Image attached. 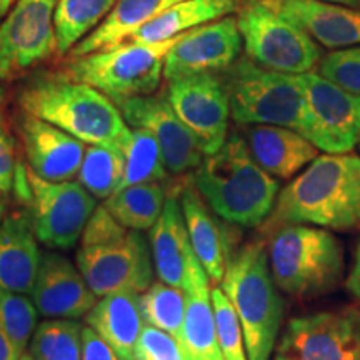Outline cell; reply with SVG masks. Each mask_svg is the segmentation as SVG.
I'll use <instances>...</instances> for the list:
<instances>
[{
	"label": "cell",
	"mask_w": 360,
	"mask_h": 360,
	"mask_svg": "<svg viewBox=\"0 0 360 360\" xmlns=\"http://www.w3.org/2000/svg\"><path fill=\"white\" fill-rule=\"evenodd\" d=\"M265 229L312 224L350 231L360 227V157L319 155L278 193Z\"/></svg>",
	"instance_id": "1"
},
{
	"label": "cell",
	"mask_w": 360,
	"mask_h": 360,
	"mask_svg": "<svg viewBox=\"0 0 360 360\" xmlns=\"http://www.w3.org/2000/svg\"><path fill=\"white\" fill-rule=\"evenodd\" d=\"M20 109L74 135L87 146L125 150L132 129L115 102L64 74L35 77L19 92Z\"/></svg>",
	"instance_id": "2"
},
{
	"label": "cell",
	"mask_w": 360,
	"mask_h": 360,
	"mask_svg": "<svg viewBox=\"0 0 360 360\" xmlns=\"http://www.w3.org/2000/svg\"><path fill=\"white\" fill-rule=\"evenodd\" d=\"M193 182L220 219L242 227L262 224L278 193L277 180L254 160L238 134L231 135L219 152L205 155Z\"/></svg>",
	"instance_id": "3"
},
{
	"label": "cell",
	"mask_w": 360,
	"mask_h": 360,
	"mask_svg": "<svg viewBox=\"0 0 360 360\" xmlns=\"http://www.w3.org/2000/svg\"><path fill=\"white\" fill-rule=\"evenodd\" d=\"M77 267L97 297L134 290L142 294L154 277V260L139 231L124 227L107 207H97L85 225Z\"/></svg>",
	"instance_id": "4"
},
{
	"label": "cell",
	"mask_w": 360,
	"mask_h": 360,
	"mask_svg": "<svg viewBox=\"0 0 360 360\" xmlns=\"http://www.w3.org/2000/svg\"><path fill=\"white\" fill-rule=\"evenodd\" d=\"M220 285L238 315L249 360H270L282 326L283 302L265 247L259 242L242 247L229 260Z\"/></svg>",
	"instance_id": "5"
},
{
	"label": "cell",
	"mask_w": 360,
	"mask_h": 360,
	"mask_svg": "<svg viewBox=\"0 0 360 360\" xmlns=\"http://www.w3.org/2000/svg\"><path fill=\"white\" fill-rule=\"evenodd\" d=\"M267 254L276 285L295 297L332 290L344 272L340 242L330 232L307 224L278 229Z\"/></svg>",
	"instance_id": "6"
},
{
	"label": "cell",
	"mask_w": 360,
	"mask_h": 360,
	"mask_svg": "<svg viewBox=\"0 0 360 360\" xmlns=\"http://www.w3.org/2000/svg\"><path fill=\"white\" fill-rule=\"evenodd\" d=\"M225 70L231 117L237 124L281 125L302 134L305 96L299 75L265 69L249 57Z\"/></svg>",
	"instance_id": "7"
},
{
	"label": "cell",
	"mask_w": 360,
	"mask_h": 360,
	"mask_svg": "<svg viewBox=\"0 0 360 360\" xmlns=\"http://www.w3.org/2000/svg\"><path fill=\"white\" fill-rule=\"evenodd\" d=\"M179 37L155 44L125 42L82 57H72L62 74L92 85L115 103L125 98L152 96L164 77L167 52Z\"/></svg>",
	"instance_id": "8"
},
{
	"label": "cell",
	"mask_w": 360,
	"mask_h": 360,
	"mask_svg": "<svg viewBox=\"0 0 360 360\" xmlns=\"http://www.w3.org/2000/svg\"><path fill=\"white\" fill-rule=\"evenodd\" d=\"M238 30L250 60L265 69L300 75L321 62L322 51L276 0H250L238 11Z\"/></svg>",
	"instance_id": "9"
},
{
	"label": "cell",
	"mask_w": 360,
	"mask_h": 360,
	"mask_svg": "<svg viewBox=\"0 0 360 360\" xmlns=\"http://www.w3.org/2000/svg\"><path fill=\"white\" fill-rule=\"evenodd\" d=\"M13 184L20 199L30 207L39 240L51 249H74L97 209L96 197L80 182L44 180L25 165H17Z\"/></svg>",
	"instance_id": "10"
},
{
	"label": "cell",
	"mask_w": 360,
	"mask_h": 360,
	"mask_svg": "<svg viewBox=\"0 0 360 360\" xmlns=\"http://www.w3.org/2000/svg\"><path fill=\"white\" fill-rule=\"evenodd\" d=\"M299 79L305 96L304 137L327 154L354 150L360 142V96L312 70Z\"/></svg>",
	"instance_id": "11"
},
{
	"label": "cell",
	"mask_w": 360,
	"mask_h": 360,
	"mask_svg": "<svg viewBox=\"0 0 360 360\" xmlns=\"http://www.w3.org/2000/svg\"><path fill=\"white\" fill-rule=\"evenodd\" d=\"M274 360H360V310H327L294 317Z\"/></svg>",
	"instance_id": "12"
},
{
	"label": "cell",
	"mask_w": 360,
	"mask_h": 360,
	"mask_svg": "<svg viewBox=\"0 0 360 360\" xmlns=\"http://www.w3.org/2000/svg\"><path fill=\"white\" fill-rule=\"evenodd\" d=\"M57 0H17L0 22V80H13L57 52Z\"/></svg>",
	"instance_id": "13"
},
{
	"label": "cell",
	"mask_w": 360,
	"mask_h": 360,
	"mask_svg": "<svg viewBox=\"0 0 360 360\" xmlns=\"http://www.w3.org/2000/svg\"><path fill=\"white\" fill-rule=\"evenodd\" d=\"M167 98L179 119L195 135L205 155L227 142L231 103L224 80L214 72L169 80Z\"/></svg>",
	"instance_id": "14"
},
{
	"label": "cell",
	"mask_w": 360,
	"mask_h": 360,
	"mask_svg": "<svg viewBox=\"0 0 360 360\" xmlns=\"http://www.w3.org/2000/svg\"><path fill=\"white\" fill-rule=\"evenodd\" d=\"M132 129H146L159 143L167 172L186 174L205 159L199 141L175 114L167 96H143L115 103Z\"/></svg>",
	"instance_id": "15"
},
{
	"label": "cell",
	"mask_w": 360,
	"mask_h": 360,
	"mask_svg": "<svg viewBox=\"0 0 360 360\" xmlns=\"http://www.w3.org/2000/svg\"><path fill=\"white\" fill-rule=\"evenodd\" d=\"M242 44L238 22L232 15L187 30L167 52L164 79L169 82L200 72L225 70L237 60Z\"/></svg>",
	"instance_id": "16"
},
{
	"label": "cell",
	"mask_w": 360,
	"mask_h": 360,
	"mask_svg": "<svg viewBox=\"0 0 360 360\" xmlns=\"http://www.w3.org/2000/svg\"><path fill=\"white\" fill-rule=\"evenodd\" d=\"M39 314L49 319H79L97 304L89 283L69 259L56 252H45L32 290Z\"/></svg>",
	"instance_id": "17"
},
{
	"label": "cell",
	"mask_w": 360,
	"mask_h": 360,
	"mask_svg": "<svg viewBox=\"0 0 360 360\" xmlns=\"http://www.w3.org/2000/svg\"><path fill=\"white\" fill-rule=\"evenodd\" d=\"M20 134L29 169L35 175L51 182L77 177L87 143L25 112L20 119Z\"/></svg>",
	"instance_id": "18"
},
{
	"label": "cell",
	"mask_w": 360,
	"mask_h": 360,
	"mask_svg": "<svg viewBox=\"0 0 360 360\" xmlns=\"http://www.w3.org/2000/svg\"><path fill=\"white\" fill-rule=\"evenodd\" d=\"M186 290V321L182 328V352L186 360H224L219 347L217 323L209 276L192 252L188 259Z\"/></svg>",
	"instance_id": "19"
},
{
	"label": "cell",
	"mask_w": 360,
	"mask_h": 360,
	"mask_svg": "<svg viewBox=\"0 0 360 360\" xmlns=\"http://www.w3.org/2000/svg\"><path fill=\"white\" fill-rule=\"evenodd\" d=\"M281 11L327 49L360 45V8L326 0H276Z\"/></svg>",
	"instance_id": "20"
},
{
	"label": "cell",
	"mask_w": 360,
	"mask_h": 360,
	"mask_svg": "<svg viewBox=\"0 0 360 360\" xmlns=\"http://www.w3.org/2000/svg\"><path fill=\"white\" fill-rule=\"evenodd\" d=\"M244 139L254 160L272 177H294L319 157V148L309 139L281 125H252Z\"/></svg>",
	"instance_id": "21"
},
{
	"label": "cell",
	"mask_w": 360,
	"mask_h": 360,
	"mask_svg": "<svg viewBox=\"0 0 360 360\" xmlns=\"http://www.w3.org/2000/svg\"><path fill=\"white\" fill-rule=\"evenodd\" d=\"M32 220L12 215L0 222V289L32 294L42 254Z\"/></svg>",
	"instance_id": "22"
},
{
	"label": "cell",
	"mask_w": 360,
	"mask_h": 360,
	"mask_svg": "<svg viewBox=\"0 0 360 360\" xmlns=\"http://www.w3.org/2000/svg\"><path fill=\"white\" fill-rule=\"evenodd\" d=\"M92 327L122 360H135V345L143 321L141 295L134 290H119L103 295L85 317Z\"/></svg>",
	"instance_id": "23"
},
{
	"label": "cell",
	"mask_w": 360,
	"mask_h": 360,
	"mask_svg": "<svg viewBox=\"0 0 360 360\" xmlns=\"http://www.w3.org/2000/svg\"><path fill=\"white\" fill-rule=\"evenodd\" d=\"M150 252L160 281L184 289L193 250L177 195L167 197L159 220L150 229Z\"/></svg>",
	"instance_id": "24"
},
{
	"label": "cell",
	"mask_w": 360,
	"mask_h": 360,
	"mask_svg": "<svg viewBox=\"0 0 360 360\" xmlns=\"http://www.w3.org/2000/svg\"><path fill=\"white\" fill-rule=\"evenodd\" d=\"M184 219H186L188 238L195 257L199 259L202 267L210 281L220 283L224 278L225 269L229 264V242L225 233L209 212L199 191L186 187L180 195Z\"/></svg>",
	"instance_id": "25"
},
{
	"label": "cell",
	"mask_w": 360,
	"mask_h": 360,
	"mask_svg": "<svg viewBox=\"0 0 360 360\" xmlns=\"http://www.w3.org/2000/svg\"><path fill=\"white\" fill-rule=\"evenodd\" d=\"M179 2L182 0H117L109 15L72 49L70 57H82L125 42L135 30Z\"/></svg>",
	"instance_id": "26"
},
{
	"label": "cell",
	"mask_w": 360,
	"mask_h": 360,
	"mask_svg": "<svg viewBox=\"0 0 360 360\" xmlns=\"http://www.w3.org/2000/svg\"><path fill=\"white\" fill-rule=\"evenodd\" d=\"M238 7L240 0H182L135 30L127 40L142 44L164 42L199 25L222 19Z\"/></svg>",
	"instance_id": "27"
},
{
	"label": "cell",
	"mask_w": 360,
	"mask_h": 360,
	"mask_svg": "<svg viewBox=\"0 0 360 360\" xmlns=\"http://www.w3.org/2000/svg\"><path fill=\"white\" fill-rule=\"evenodd\" d=\"M165 200V188L159 182H150L120 188L105 199V207L124 227L141 232L154 227Z\"/></svg>",
	"instance_id": "28"
},
{
	"label": "cell",
	"mask_w": 360,
	"mask_h": 360,
	"mask_svg": "<svg viewBox=\"0 0 360 360\" xmlns=\"http://www.w3.org/2000/svg\"><path fill=\"white\" fill-rule=\"evenodd\" d=\"M115 4L117 0H57V53L70 52L109 15Z\"/></svg>",
	"instance_id": "29"
},
{
	"label": "cell",
	"mask_w": 360,
	"mask_h": 360,
	"mask_svg": "<svg viewBox=\"0 0 360 360\" xmlns=\"http://www.w3.org/2000/svg\"><path fill=\"white\" fill-rule=\"evenodd\" d=\"M124 170V150L105 146H87L77 179L96 199H109L122 182Z\"/></svg>",
	"instance_id": "30"
},
{
	"label": "cell",
	"mask_w": 360,
	"mask_h": 360,
	"mask_svg": "<svg viewBox=\"0 0 360 360\" xmlns=\"http://www.w3.org/2000/svg\"><path fill=\"white\" fill-rule=\"evenodd\" d=\"M124 154L125 170L122 182L117 191L141 186V184L160 182L167 177V169H165L159 143H157L154 135L147 132L146 129H132Z\"/></svg>",
	"instance_id": "31"
},
{
	"label": "cell",
	"mask_w": 360,
	"mask_h": 360,
	"mask_svg": "<svg viewBox=\"0 0 360 360\" xmlns=\"http://www.w3.org/2000/svg\"><path fill=\"white\" fill-rule=\"evenodd\" d=\"M141 307L143 321L160 330L182 340V328L186 321V290L169 285L165 282H152L142 292Z\"/></svg>",
	"instance_id": "32"
},
{
	"label": "cell",
	"mask_w": 360,
	"mask_h": 360,
	"mask_svg": "<svg viewBox=\"0 0 360 360\" xmlns=\"http://www.w3.org/2000/svg\"><path fill=\"white\" fill-rule=\"evenodd\" d=\"M29 347L35 360H82V327L72 319H49L35 328Z\"/></svg>",
	"instance_id": "33"
},
{
	"label": "cell",
	"mask_w": 360,
	"mask_h": 360,
	"mask_svg": "<svg viewBox=\"0 0 360 360\" xmlns=\"http://www.w3.org/2000/svg\"><path fill=\"white\" fill-rule=\"evenodd\" d=\"M39 310L34 300L19 292L0 289V323L7 330L17 350L24 354L37 328Z\"/></svg>",
	"instance_id": "34"
},
{
	"label": "cell",
	"mask_w": 360,
	"mask_h": 360,
	"mask_svg": "<svg viewBox=\"0 0 360 360\" xmlns=\"http://www.w3.org/2000/svg\"><path fill=\"white\" fill-rule=\"evenodd\" d=\"M219 347L224 360H249L240 321L231 300L220 287L212 289Z\"/></svg>",
	"instance_id": "35"
},
{
	"label": "cell",
	"mask_w": 360,
	"mask_h": 360,
	"mask_svg": "<svg viewBox=\"0 0 360 360\" xmlns=\"http://www.w3.org/2000/svg\"><path fill=\"white\" fill-rule=\"evenodd\" d=\"M319 74L347 92L360 96V45L339 49L321 58Z\"/></svg>",
	"instance_id": "36"
},
{
	"label": "cell",
	"mask_w": 360,
	"mask_h": 360,
	"mask_svg": "<svg viewBox=\"0 0 360 360\" xmlns=\"http://www.w3.org/2000/svg\"><path fill=\"white\" fill-rule=\"evenodd\" d=\"M135 360H186L174 335L146 323L135 345Z\"/></svg>",
	"instance_id": "37"
},
{
	"label": "cell",
	"mask_w": 360,
	"mask_h": 360,
	"mask_svg": "<svg viewBox=\"0 0 360 360\" xmlns=\"http://www.w3.org/2000/svg\"><path fill=\"white\" fill-rule=\"evenodd\" d=\"M82 360H122L114 349L94 330L82 327Z\"/></svg>",
	"instance_id": "38"
},
{
	"label": "cell",
	"mask_w": 360,
	"mask_h": 360,
	"mask_svg": "<svg viewBox=\"0 0 360 360\" xmlns=\"http://www.w3.org/2000/svg\"><path fill=\"white\" fill-rule=\"evenodd\" d=\"M345 283H347V289L350 294L354 295V299L360 304V240H359L357 249H355V254H354L352 270H350L349 278Z\"/></svg>",
	"instance_id": "39"
},
{
	"label": "cell",
	"mask_w": 360,
	"mask_h": 360,
	"mask_svg": "<svg viewBox=\"0 0 360 360\" xmlns=\"http://www.w3.org/2000/svg\"><path fill=\"white\" fill-rule=\"evenodd\" d=\"M20 352L17 350L15 344H13L11 337H8L7 330L0 323V360H17L20 357Z\"/></svg>",
	"instance_id": "40"
},
{
	"label": "cell",
	"mask_w": 360,
	"mask_h": 360,
	"mask_svg": "<svg viewBox=\"0 0 360 360\" xmlns=\"http://www.w3.org/2000/svg\"><path fill=\"white\" fill-rule=\"evenodd\" d=\"M12 146H15V141H13L12 134L8 132L4 117L0 115V152L6 150V148L12 147Z\"/></svg>",
	"instance_id": "41"
},
{
	"label": "cell",
	"mask_w": 360,
	"mask_h": 360,
	"mask_svg": "<svg viewBox=\"0 0 360 360\" xmlns=\"http://www.w3.org/2000/svg\"><path fill=\"white\" fill-rule=\"evenodd\" d=\"M15 2L17 0H0V22L6 19V15L11 12V8Z\"/></svg>",
	"instance_id": "42"
},
{
	"label": "cell",
	"mask_w": 360,
	"mask_h": 360,
	"mask_svg": "<svg viewBox=\"0 0 360 360\" xmlns=\"http://www.w3.org/2000/svg\"><path fill=\"white\" fill-rule=\"evenodd\" d=\"M326 2H334V4H342V6H349L360 8V0H326Z\"/></svg>",
	"instance_id": "43"
},
{
	"label": "cell",
	"mask_w": 360,
	"mask_h": 360,
	"mask_svg": "<svg viewBox=\"0 0 360 360\" xmlns=\"http://www.w3.org/2000/svg\"><path fill=\"white\" fill-rule=\"evenodd\" d=\"M4 101H6V89L0 87V109H2L4 105Z\"/></svg>",
	"instance_id": "44"
},
{
	"label": "cell",
	"mask_w": 360,
	"mask_h": 360,
	"mask_svg": "<svg viewBox=\"0 0 360 360\" xmlns=\"http://www.w3.org/2000/svg\"><path fill=\"white\" fill-rule=\"evenodd\" d=\"M17 360H35V359L32 357V354H30V352H24Z\"/></svg>",
	"instance_id": "45"
},
{
	"label": "cell",
	"mask_w": 360,
	"mask_h": 360,
	"mask_svg": "<svg viewBox=\"0 0 360 360\" xmlns=\"http://www.w3.org/2000/svg\"><path fill=\"white\" fill-rule=\"evenodd\" d=\"M4 210H6V205H4L2 197H0V222H2V220H4Z\"/></svg>",
	"instance_id": "46"
}]
</instances>
